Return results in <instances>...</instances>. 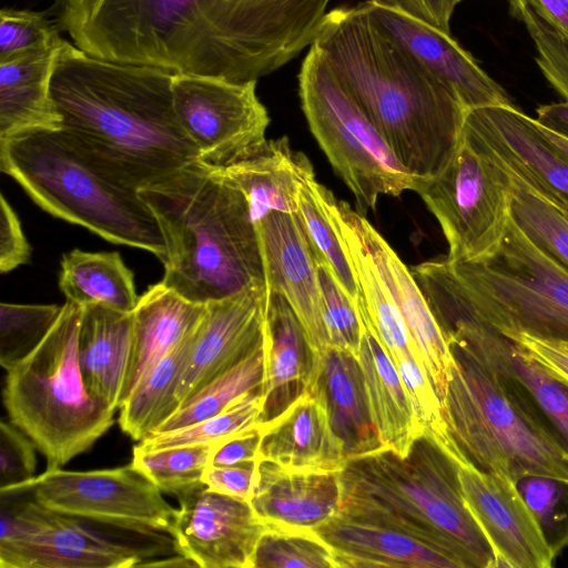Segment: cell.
<instances>
[{"instance_id": "cell-1", "label": "cell", "mask_w": 568, "mask_h": 568, "mask_svg": "<svg viewBox=\"0 0 568 568\" xmlns=\"http://www.w3.org/2000/svg\"><path fill=\"white\" fill-rule=\"evenodd\" d=\"M173 74L102 60L64 39L50 87L60 130L122 182L152 184L200 160L174 110Z\"/></svg>"}, {"instance_id": "cell-2", "label": "cell", "mask_w": 568, "mask_h": 568, "mask_svg": "<svg viewBox=\"0 0 568 568\" xmlns=\"http://www.w3.org/2000/svg\"><path fill=\"white\" fill-rule=\"evenodd\" d=\"M312 45L410 174L422 182L444 170L467 111L372 21L363 2L328 11Z\"/></svg>"}, {"instance_id": "cell-3", "label": "cell", "mask_w": 568, "mask_h": 568, "mask_svg": "<svg viewBox=\"0 0 568 568\" xmlns=\"http://www.w3.org/2000/svg\"><path fill=\"white\" fill-rule=\"evenodd\" d=\"M139 193L165 240V286L206 304L266 283L248 203L217 166L195 161Z\"/></svg>"}, {"instance_id": "cell-4", "label": "cell", "mask_w": 568, "mask_h": 568, "mask_svg": "<svg viewBox=\"0 0 568 568\" xmlns=\"http://www.w3.org/2000/svg\"><path fill=\"white\" fill-rule=\"evenodd\" d=\"M440 327L470 323L506 338L568 341V267L510 217L501 244L473 261L409 268Z\"/></svg>"}, {"instance_id": "cell-5", "label": "cell", "mask_w": 568, "mask_h": 568, "mask_svg": "<svg viewBox=\"0 0 568 568\" xmlns=\"http://www.w3.org/2000/svg\"><path fill=\"white\" fill-rule=\"evenodd\" d=\"M338 480V515L407 534L460 568H494L491 548L463 497L455 460L426 432L404 457L383 447L348 458Z\"/></svg>"}, {"instance_id": "cell-6", "label": "cell", "mask_w": 568, "mask_h": 568, "mask_svg": "<svg viewBox=\"0 0 568 568\" xmlns=\"http://www.w3.org/2000/svg\"><path fill=\"white\" fill-rule=\"evenodd\" d=\"M0 169L51 215L165 261L163 233L139 190L97 164L60 129L1 139Z\"/></svg>"}, {"instance_id": "cell-7", "label": "cell", "mask_w": 568, "mask_h": 568, "mask_svg": "<svg viewBox=\"0 0 568 568\" xmlns=\"http://www.w3.org/2000/svg\"><path fill=\"white\" fill-rule=\"evenodd\" d=\"M216 0H55L54 21L83 52L173 73L234 80Z\"/></svg>"}, {"instance_id": "cell-8", "label": "cell", "mask_w": 568, "mask_h": 568, "mask_svg": "<svg viewBox=\"0 0 568 568\" xmlns=\"http://www.w3.org/2000/svg\"><path fill=\"white\" fill-rule=\"evenodd\" d=\"M83 307L65 301L44 338L7 369L2 390L9 420L62 468L90 449L114 423V412L89 393L79 362Z\"/></svg>"}, {"instance_id": "cell-9", "label": "cell", "mask_w": 568, "mask_h": 568, "mask_svg": "<svg viewBox=\"0 0 568 568\" xmlns=\"http://www.w3.org/2000/svg\"><path fill=\"white\" fill-rule=\"evenodd\" d=\"M454 364L442 409L448 433L478 468L515 483L568 485V446L514 397L509 382L448 342Z\"/></svg>"}, {"instance_id": "cell-10", "label": "cell", "mask_w": 568, "mask_h": 568, "mask_svg": "<svg viewBox=\"0 0 568 568\" xmlns=\"http://www.w3.org/2000/svg\"><path fill=\"white\" fill-rule=\"evenodd\" d=\"M302 110L357 209L374 210L381 195L416 192L420 181L397 160L384 136L313 47L298 74Z\"/></svg>"}, {"instance_id": "cell-11", "label": "cell", "mask_w": 568, "mask_h": 568, "mask_svg": "<svg viewBox=\"0 0 568 568\" xmlns=\"http://www.w3.org/2000/svg\"><path fill=\"white\" fill-rule=\"evenodd\" d=\"M509 173L462 131L444 170L422 181L416 193L435 216L448 244L447 258L473 261L503 242L511 217Z\"/></svg>"}, {"instance_id": "cell-12", "label": "cell", "mask_w": 568, "mask_h": 568, "mask_svg": "<svg viewBox=\"0 0 568 568\" xmlns=\"http://www.w3.org/2000/svg\"><path fill=\"white\" fill-rule=\"evenodd\" d=\"M0 494L27 496L50 510L139 534H170L178 514L131 463L93 470L47 468Z\"/></svg>"}, {"instance_id": "cell-13", "label": "cell", "mask_w": 568, "mask_h": 568, "mask_svg": "<svg viewBox=\"0 0 568 568\" xmlns=\"http://www.w3.org/2000/svg\"><path fill=\"white\" fill-rule=\"evenodd\" d=\"M1 568L143 567L159 554L103 537L80 519L50 510L30 498L1 495Z\"/></svg>"}, {"instance_id": "cell-14", "label": "cell", "mask_w": 568, "mask_h": 568, "mask_svg": "<svg viewBox=\"0 0 568 568\" xmlns=\"http://www.w3.org/2000/svg\"><path fill=\"white\" fill-rule=\"evenodd\" d=\"M256 80L174 73L176 116L200 152V161L222 168L257 149L270 124L256 94Z\"/></svg>"}, {"instance_id": "cell-15", "label": "cell", "mask_w": 568, "mask_h": 568, "mask_svg": "<svg viewBox=\"0 0 568 568\" xmlns=\"http://www.w3.org/2000/svg\"><path fill=\"white\" fill-rule=\"evenodd\" d=\"M466 505L494 555V568H550L556 550L518 484L478 468L457 448L450 454Z\"/></svg>"}, {"instance_id": "cell-16", "label": "cell", "mask_w": 568, "mask_h": 568, "mask_svg": "<svg viewBox=\"0 0 568 568\" xmlns=\"http://www.w3.org/2000/svg\"><path fill=\"white\" fill-rule=\"evenodd\" d=\"M176 498L180 508L170 532L176 554L200 568H251L267 527L248 501L204 485Z\"/></svg>"}, {"instance_id": "cell-17", "label": "cell", "mask_w": 568, "mask_h": 568, "mask_svg": "<svg viewBox=\"0 0 568 568\" xmlns=\"http://www.w3.org/2000/svg\"><path fill=\"white\" fill-rule=\"evenodd\" d=\"M268 303L266 283L206 303L189 365L176 390L180 406L264 346Z\"/></svg>"}, {"instance_id": "cell-18", "label": "cell", "mask_w": 568, "mask_h": 568, "mask_svg": "<svg viewBox=\"0 0 568 568\" xmlns=\"http://www.w3.org/2000/svg\"><path fill=\"white\" fill-rule=\"evenodd\" d=\"M255 226L267 288L290 303L316 359L331 345L323 321L318 264L304 227L296 213L280 211L267 213Z\"/></svg>"}, {"instance_id": "cell-19", "label": "cell", "mask_w": 568, "mask_h": 568, "mask_svg": "<svg viewBox=\"0 0 568 568\" xmlns=\"http://www.w3.org/2000/svg\"><path fill=\"white\" fill-rule=\"evenodd\" d=\"M363 3L372 21L450 89L466 111L513 104L507 92L450 33L371 0Z\"/></svg>"}, {"instance_id": "cell-20", "label": "cell", "mask_w": 568, "mask_h": 568, "mask_svg": "<svg viewBox=\"0 0 568 568\" xmlns=\"http://www.w3.org/2000/svg\"><path fill=\"white\" fill-rule=\"evenodd\" d=\"M345 207L382 282L402 314L419 365L442 404L454 364L449 344L410 270L364 215L353 211L347 203Z\"/></svg>"}, {"instance_id": "cell-21", "label": "cell", "mask_w": 568, "mask_h": 568, "mask_svg": "<svg viewBox=\"0 0 568 568\" xmlns=\"http://www.w3.org/2000/svg\"><path fill=\"white\" fill-rule=\"evenodd\" d=\"M463 132L503 164L568 195V159L514 104L468 110Z\"/></svg>"}, {"instance_id": "cell-22", "label": "cell", "mask_w": 568, "mask_h": 568, "mask_svg": "<svg viewBox=\"0 0 568 568\" xmlns=\"http://www.w3.org/2000/svg\"><path fill=\"white\" fill-rule=\"evenodd\" d=\"M338 473L285 469L258 459L250 504L273 530H313L339 510Z\"/></svg>"}, {"instance_id": "cell-23", "label": "cell", "mask_w": 568, "mask_h": 568, "mask_svg": "<svg viewBox=\"0 0 568 568\" xmlns=\"http://www.w3.org/2000/svg\"><path fill=\"white\" fill-rule=\"evenodd\" d=\"M258 458L288 470L308 473H339L348 460L326 409L307 392L274 419L262 424Z\"/></svg>"}, {"instance_id": "cell-24", "label": "cell", "mask_w": 568, "mask_h": 568, "mask_svg": "<svg viewBox=\"0 0 568 568\" xmlns=\"http://www.w3.org/2000/svg\"><path fill=\"white\" fill-rule=\"evenodd\" d=\"M306 392L326 409L331 426L348 458L384 447L372 419L357 357L328 346L312 361Z\"/></svg>"}, {"instance_id": "cell-25", "label": "cell", "mask_w": 568, "mask_h": 568, "mask_svg": "<svg viewBox=\"0 0 568 568\" xmlns=\"http://www.w3.org/2000/svg\"><path fill=\"white\" fill-rule=\"evenodd\" d=\"M206 304L191 302L162 282L150 286L132 312V343L119 408L152 368L200 326Z\"/></svg>"}, {"instance_id": "cell-26", "label": "cell", "mask_w": 568, "mask_h": 568, "mask_svg": "<svg viewBox=\"0 0 568 568\" xmlns=\"http://www.w3.org/2000/svg\"><path fill=\"white\" fill-rule=\"evenodd\" d=\"M313 530L329 546L336 568H460L448 555L407 534L338 514Z\"/></svg>"}, {"instance_id": "cell-27", "label": "cell", "mask_w": 568, "mask_h": 568, "mask_svg": "<svg viewBox=\"0 0 568 568\" xmlns=\"http://www.w3.org/2000/svg\"><path fill=\"white\" fill-rule=\"evenodd\" d=\"M447 342L468 352L510 383L523 387L568 445V393L513 341L484 327L455 322L442 327Z\"/></svg>"}, {"instance_id": "cell-28", "label": "cell", "mask_w": 568, "mask_h": 568, "mask_svg": "<svg viewBox=\"0 0 568 568\" xmlns=\"http://www.w3.org/2000/svg\"><path fill=\"white\" fill-rule=\"evenodd\" d=\"M245 196L254 223L272 211L296 213L302 183L315 175L307 156L286 136L265 140L257 149L219 168Z\"/></svg>"}, {"instance_id": "cell-29", "label": "cell", "mask_w": 568, "mask_h": 568, "mask_svg": "<svg viewBox=\"0 0 568 568\" xmlns=\"http://www.w3.org/2000/svg\"><path fill=\"white\" fill-rule=\"evenodd\" d=\"M312 359L305 331L292 306L283 295L270 292L262 387L263 423L282 414L306 392Z\"/></svg>"}, {"instance_id": "cell-30", "label": "cell", "mask_w": 568, "mask_h": 568, "mask_svg": "<svg viewBox=\"0 0 568 568\" xmlns=\"http://www.w3.org/2000/svg\"><path fill=\"white\" fill-rule=\"evenodd\" d=\"M132 343V313L100 305L83 307L79 331V362L91 396L119 409Z\"/></svg>"}, {"instance_id": "cell-31", "label": "cell", "mask_w": 568, "mask_h": 568, "mask_svg": "<svg viewBox=\"0 0 568 568\" xmlns=\"http://www.w3.org/2000/svg\"><path fill=\"white\" fill-rule=\"evenodd\" d=\"M62 42L0 62V140L30 130L60 129L50 87Z\"/></svg>"}, {"instance_id": "cell-32", "label": "cell", "mask_w": 568, "mask_h": 568, "mask_svg": "<svg viewBox=\"0 0 568 568\" xmlns=\"http://www.w3.org/2000/svg\"><path fill=\"white\" fill-rule=\"evenodd\" d=\"M363 324L358 362L372 419L383 446L404 457L424 430L396 367L372 329Z\"/></svg>"}, {"instance_id": "cell-33", "label": "cell", "mask_w": 568, "mask_h": 568, "mask_svg": "<svg viewBox=\"0 0 568 568\" xmlns=\"http://www.w3.org/2000/svg\"><path fill=\"white\" fill-rule=\"evenodd\" d=\"M59 287L67 301L132 313L138 304L133 273L118 252L74 248L62 256Z\"/></svg>"}, {"instance_id": "cell-34", "label": "cell", "mask_w": 568, "mask_h": 568, "mask_svg": "<svg viewBox=\"0 0 568 568\" xmlns=\"http://www.w3.org/2000/svg\"><path fill=\"white\" fill-rule=\"evenodd\" d=\"M199 327L152 368L119 408L120 428L133 440L140 442L154 433L179 409L176 390L189 365Z\"/></svg>"}, {"instance_id": "cell-35", "label": "cell", "mask_w": 568, "mask_h": 568, "mask_svg": "<svg viewBox=\"0 0 568 568\" xmlns=\"http://www.w3.org/2000/svg\"><path fill=\"white\" fill-rule=\"evenodd\" d=\"M324 186L312 175L298 192L296 214L320 266L326 268L335 282L358 306L359 288L352 264L342 244L323 200Z\"/></svg>"}, {"instance_id": "cell-36", "label": "cell", "mask_w": 568, "mask_h": 568, "mask_svg": "<svg viewBox=\"0 0 568 568\" xmlns=\"http://www.w3.org/2000/svg\"><path fill=\"white\" fill-rule=\"evenodd\" d=\"M263 379L264 346L190 396L152 434L175 430L212 417L221 413L243 394L262 389Z\"/></svg>"}, {"instance_id": "cell-37", "label": "cell", "mask_w": 568, "mask_h": 568, "mask_svg": "<svg viewBox=\"0 0 568 568\" xmlns=\"http://www.w3.org/2000/svg\"><path fill=\"white\" fill-rule=\"evenodd\" d=\"M264 407L262 389L243 394L221 413L175 430L152 434L136 444L142 449L183 445L217 444L261 425Z\"/></svg>"}, {"instance_id": "cell-38", "label": "cell", "mask_w": 568, "mask_h": 568, "mask_svg": "<svg viewBox=\"0 0 568 568\" xmlns=\"http://www.w3.org/2000/svg\"><path fill=\"white\" fill-rule=\"evenodd\" d=\"M217 444L159 449L133 447L131 464L162 493L175 497L202 486V475Z\"/></svg>"}, {"instance_id": "cell-39", "label": "cell", "mask_w": 568, "mask_h": 568, "mask_svg": "<svg viewBox=\"0 0 568 568\" xmlns=\"http://www.w3.org/2000/svg\"><path fill=\"white\" fill-rule=\"evenodd\" d=\"M507 172L514 185L513 217L531 239L568 267L567 217L523 180Z\"/></svg>"}, {"instance_id": "cell-40", "label": "cell", "mask_w": 568, "mask_h": 568, "mask_svg": "<svg viewBox=\"0 0 568 568\" xmlns=\"http://www.w3.org/2000/svg\"><path fill=\"white\" fill-rule=\"evenodd\" d=\"M251 568H336L329 546L314 530L267 529Z\"/></svg>"}, {"instance_id": "cell-41", "label": "cell", "mask_w": 568, "mask_h": 568, "mask_svg": "<svg viewBox=\"0 0 568 568\" xmlns=\"http://www.w3.org/2000/svg\"><path fill=\"white\" fill-rule=\"evenodd\" d=\"M61 306L0 304V364L7 371L26 357L44 338Z\"/></svg>"}, {"instance_id": "cell-42", "label": "cell", "mask_w": 568, "mask_h": 568, "mask_svg": "<svg viewBox=\"0 0 568 568\" xmlns=\"http://www.w3.org/2000/svg\"><path fill=\"white\" fill-rule=\"evenodd\" d=\"M63 41L54 20L44 12L3 8L0 11V62L51 49Z\"/></svg>"}, {"instance_id": "cell-43", "label": "cell", "mask_w": 568, "mask_h": 568, "mask_svg": "<svg viewBox=\"0 0 568 568\" xmlns=\"http://www.w3.org/2000/svg\"><path fill=\"white\" fill-rule=\"evenodd\" d=\"M526 26L537 49L536 61L550 84L568 101V36L530 7L509 3Z\"/></svg>"}, {"instance_id": "cell-44", "label": "cell", "mask_w": 568, "mask_h": 568, "mask_svg": "<svg viewBox=\"0 0 568 568\" xmlns=\"http://www.w3.org/2000/svg\"><path fill=\"white\" fill-rule=\"evenodd\" d=\"M322 311L329 345L358 358L364 324L358 306L318 265Z\"/></svg>"}, {"instance_id": "cell-45", "label": "cell", "mask_w": 568, "mask_h": 568, "mask_svg": "<svg viewBox=\"0 0 568 568\" xmlns=\"http://www.w3.org/2000/svg\"><path fill=\"white\" fill-rule=\"evenodd\" d=\"M37 447L30 437L10 420L0 423V491L34 477Z\"/></svg>"}, {"instance_id": "cell-46", "label": "cell", "mask_w": 568, "mask_h": 568, "mask_svg": "<svg viewBox=\"0 0 568 568\" xmlns=\"http://www.w3.org/2000/svg\"><path fill=\"white\" fill-rule=\"evenodd\" d=\"M257 460L233 466L209 464L202 475V484L210 490L250 503Z\"/></svg>"}, {"instance_id": "cell-47", "label": "cell", "mask_w": 568, "mask_h": 568, "mask_svg": "<svg viewBox=\"0 0 568 568\" xmlns=\"http://www.w3.org/2000/svg\"><path fill=\"white\" fill-rule=\"evenodd\" d=\"M30 257V246L20 221L4 195L0 197V271L10 272Z\"/></svg>"}, {"instance_id": "cell-48", "label": "cell", "mask_w": 568, "mask_h": 568, "mask_svg": "<svg viewBox=\"0 0 568 568\" xmlns=\"http://www.w3.org/2000/svg\"><path fill=\"white\" fill-rule=\"evenodd\" d=\"M539 363L551 377L568 387V351L556 341L518 333L509 338Z\"/></svg>"}, {"instance_id": "cell-49", "label": "cell", "mask_w": 568, "mask_h": 568, "mask_svg": "<svg viewBox=\"0 0 568 568\" xmlns=\"http://www.w3.org/2000/svg\"><path fill=\"white\" fill-rule=\"evenodd\" d=\"M262 424L221 442L212 453L210 463L233 466L255 462L258 458Z\"/></svg>"}, {"instance_id": "cell-50", "label": "cell", "mask_w": 568, "mask_h": 568, "mask_svg": "<svg viewBox=\"0 0 568 568\" xmlns=\"http://www.w3.org/2000/svg\"><path fill=\"white\" fill-rule=\"evenodd\" d=\"M377 4L396 9L450 33L449 21L456 7L453 0H371Z\"/></svg>"}, {"instance_id": "cell-51", "label": "cell", "mask_w": 568, "mask_h": 568, "mask_svg": "<svg viewBox=\"0 0 568 568\" xmlns=\"http://www.w3.org/2000/svg\"><path fill=\"white\" fill-rule=\"evenodd\" d=\"M520 481L521 488L519 490L528 506L540 521L548 520L559 497L555 480L544 477H528Z\"/></svg>"}, {"instance_id": "cell-52", "label": "cell", "mask_w": 568, "mask_h": 568, "mask_svg": "<svg viewBox=\"0 0 568 568\" xmlns=\"http://www.w3.org/2000/svg\"><path fill=\"white\" fill-rule=\"evenodd\" d=\"M508 2L530 7L568 36V0H508Z\"/></svg>"}, {"instance_id": "cell-53", "label": "cell", "mask_w": 568, "mask_h": 568, "mask_svg": "<svg viewBox=\"0 0 568 568\" xmlns=\"http://www.w3.org/2000/svg\"><path fill=\"white\" fill-rule=\"evenodd\" d=\"M536 113L540 124L568 138V101L540 105Z\"/></svg>"}, {"instance_id": "cell-54", "label": "cell", "mask_w": 568, "mask_h": 568, "mask_svg": "<svg viewBox=\"0 0 568 568\" xmlns=\"http://www.w3.org/2000/svg\"><path fill=\"white\" fill-rule=\"evenodd\" d=\"M539 194L554 204L568 220V195L550 186L545 187Z\"/></svg>"}, {"instance_id": "cell-55", "label": "cell", "mask_w": 568, "mask_h": 568, "mask_svg": "<svg viewBox=\"0 0 568 568\" xmlns=\"http://www.w3.org/2000/svg\"><path fill=\"white\" fill-rule=\"evenodd\" d=\"M535 122L539 131L568 159V138L555 132L554 130L540 124L536 119Z\"/></svg>"}, {"instance_id": "cell-56", "label": "cell", "mask_w": 568, "mask_h": 568, "mask_svg": "<svg viewBox=\"0 0 568 568\" xmlns=\"http://www.w3.org/2000/svg\"><path fill=\"white\" fill-rule=\"evenodd\" d=\"M562 348L568 351V341H556Z\"/></svg>"}, {"instance_id": "cell-57", "label": "cell", "mask_w": 568, "mask_h": 568, "mask_svg": "<svg viewBox=\"0 0 568 568\" xmlns=\"http://www.w3.org/2000/svg\"><path fill=\"white\" fill-rule=\"evenodd\" d=\"M453 1H454V3L457 6V3H459V2H460V1H463V0H453Z\"/></svg>"}, {"instance_id": "cell-58", "label": "cell", "mask_w": 568, "mask_h": 568, "mask_svg": "<svg viewBox=\"0 0 568 568\" xmlns=\"http://www.w3.org/2000/svg\"><path fill=\"white\" fill-rule=\"evenodd\" d=\"M565 541H566V542L568 541V536L566 537Z\"/></svg>"}]
</instances>
